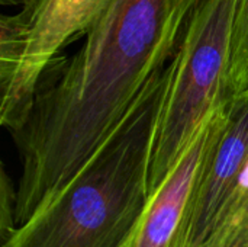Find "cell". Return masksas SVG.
<instances>
[{
    "label": "cell",
    "mask_w": 248,
    "mask_h": 247,
    "mask_svg": "<svg viewBox=\"0 0 248 247\" xmlns=\"http://www.w3.org/2000/svg\"><path fill=\"white\" fill-rule=\"evenodd\" d=\"M199 0H112L81 48L45 70L26 122L16 229L44 211L83 170L153 76L174 57Z\"/></svg>",
    "instance_id": "obj_1"
},
{
    "label": "cell",
    "mask_w": 248,
    "mask_h": 247,
    "mask_svg": "<svg viewBox=\"0 0 248 247\" xmlns=\"http://www.w3.org/2000/svg\"><path fill=\"white\" fill-rule=\"evenodd\" d=\"M171 73L170 61L70 185L1 247H124L148 201L151 154Z\"/></svg>",
    "instance_id": "obj_2"
},
{
    "label": "cell",
    "mask_w": 248,
    "mask_h": 247,
    "mask_svg": "<svg viewBox=\"0 0 248 247\" xmlns=\"http://www.w3.org/2000/svg\"><path fill=\"white\" fill-rule=\"evenodd\" d=\"M238 0H199L171 60V82L154 140L148 197L228 98L227 76Z\"/></svg>",
    "instance_id": "obj_3"
},
{
    "label": "cell",
    "mask_w": 248,
    "mask_h": 247,
    "mask_svg": "<svg viewBox=\"0 0 248 247\" xmlns=\"http://www.w3.org/2000/svg\"><path fill=\"white\" fill-rule=\"evenodd\" d=\"M112 0H31L0 19V122L17 131L60 49L86 33Z\"/></svg>",
    "instance_id": "obj_4"
},
{
    "label": "cell",
    "mask_w": 248,
    "mask_h": 247,
    "mask_svg": "<svg viewBox=\"0 0 248 247\" xmlns=\"http://www.w3.org/2000/svg\"><path fill=\"white\" fill-rule=\"evenodd\" d=\"M228 102L203 122L183 157L148 197L124 247H187L199 172L212 140L227 119Z\"/></svg>",
    "instance_id": "obj_5"
},
{
    "label": "cell",
    "mask_w": 248,
    "mask_h": 247,
    "mask_svg": "<svg viewBox=\"0 0 248 247\" xmlns=\"http://www.w3.org/2000/svg\"><path fill=\"white\" fill-rule=\"evenodd\" d=\"M248 159V92L230 98L227 119L212 140L202 163L187 247H206Z\"/></svg>",
    "instance_id": "obj_6"
},
{
    "label": "cell",
    "mask_w": 248,
    "mask_h": 247,
    "mask_svg": "<svg viewBox=\"0 0 248 247\" xmlns=\"http://www.w3.org/2000/svg\"><path fill=\"white\" fill-rule=\"evenodd\" d=\"M206 247H248V159Z\"/></svg>",
    "instance_id": "obj_7"
},
{
    "label": "cell",
    "mask_w": 248,
    "mask_h": 247,
    "mask_svg": "<svg viewBox=\"0 0 248 247\" xmlns=\"http://www.w3.org/2000/svg\"><path fill=\"white\" fill-rule=\"evenodd\" d=\"M228 98L248 92V0H238L227 76Z\"/></svg>",
    "instance_id": "obj_8"
},
{
    "label": "cell",
    "mask_w": 248,
    "mask_h": 247,
    "mask_svg": "<svg viewBox=\"0 0 248 247\" xmlns=\"http://www.w3.org/2000/svg\"><path fill=\"white\" fill-rule=\"evenodd\" d=\"M15 210H16V189L12 185V181L1 166V176H0V234L1 243L6 242L10 234L16 230V220H15Z\"/></svg>",
    "instance_id": "obj_9"
},
{
    "label": "cell",
    "mask_w": 248,
    "mask_h": 247,
    "mask_svg": "<svg viewBox=\"0 0 248 247\" xmlns=\"http://www.w3.org/2000/svg\"><path fill=\"white\" fill-rule=\"evenodd\" d=\"M31 0H0L3 6H25Z\"/></svg>",
    "instance_id": "obj_10"
}]
</instances>
